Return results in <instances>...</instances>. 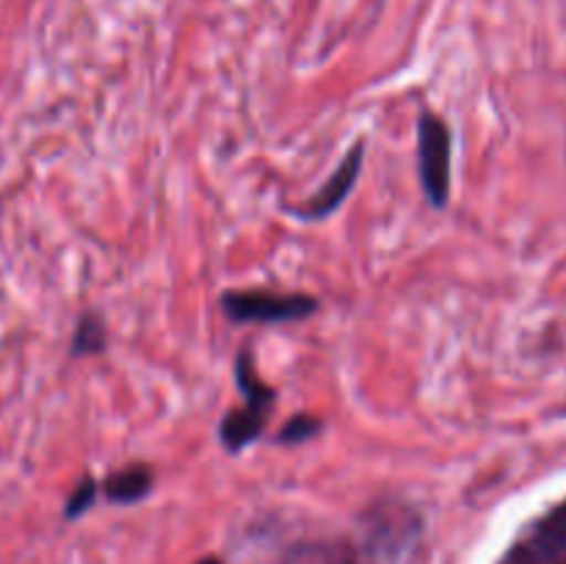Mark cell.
<instances>
[{
  "label": "cell",
  "mask_w": 566,
  "mask_h": 564,
  "mask_svg": "<svg viewBox=\"0 0 566 564\" xmlns=\"http://www.w3.org/2000/svg\"><path fill=\"white\" fill-rule=\"evenodd\" d=\"M202 564H219V562H216V558H208V562H202Z\"/></svg>",
  "instance_id": "obj_9"
},
{
  "label": "cell",
  "mask_w": 566,
  "mask_h": 564,
  "mask_svg": "<svg viewBox=\"0 0 566 564\" xmlns=\"http://www.w3.org/2000/svg\"><path fill=\"white\" fill-rule=\"evenodd\" d=\"M221 310L235 324H287L313 315L318 302L304 293L230 291L221 296Z\"/></svg>",
  "instance_id": "obj_2"
},
{
  "label": "cell",
  "mask_w": 566,
  "mask_h": 564,
  "mask_svg": "<svg viewBox=\"0 0 566 564\" xmlns=\"http://www.w3.org/2000/svg\"><path fill=\"white\" fill-rule=\"evenodd\" d=\"M105 348V330L97 315H83L72 337V354H99Z\"/></svg>",
  "instance_id": "obj_6"
},
{
  "label": "cell",
  "mask_w": 566,
  "mask_h": 564,
  "mask_svg": "<svg viewBox=\"0 0 566 564\" xmlns=\"http://www.w3.org/2000/svg\"><path fill=\"white\" fill-rule=\"evenodd\" d=\"M363 155H365L363 144H357L354 149H348V155L340 160V166L335 169V175L326 180V186L321 188V191L315 194L307 205H302V208L296 210L298 219H324V216H329L332 210L340 208V205L348 199V194H352L354 182H357L359 169H363Z\"/></svg>",
  "instance_id": "obj_4"
},
{
  "label": "cell",
  "mask_w": 566,
  "mask_h": 564,
  "mask_svg": "<svg viewBox=\"0 0 566 564\" xmlns=\"http://www.w3.org/2000/svg\"><path fill=\"white\" fill-rule=\"evenodd\" d=\"M94 498H97V484H94L92 476H86V479L75 487V492L70 495V501H66V518L75 520V518H81L83 512H88L94 503Z\"/></svg>",
  "instance_id": "obj_8"
},
{
  "label": "cell",
  "mask_w": 566,
  "mask_h": 564,
  "mask_svg": "<svg viewBox=\"0 0 566 564\" xmlns=\"http://www.w3.org/2000/svg\"><path fill=\"white\" fill-rule=\"evenodd\" d=\"M235 382L243 393V407L230 409L221 420L219 437L230 453H241L263 435L269 424V412L274 407V390L258 376L252 363V354L241 352L235 359Z\"/></svg>",
  "instance_id": "obj_1"
},
{
  "label": "cell",
  "mask_w": 566,
  "mask_h": 564,
  "mask_svg": "<svg viewBox=\"0 0 566 564\" xmlns=\"http://www.w3.org/2000/svg\"><path fill=\"white\" fill-rule=\"evenodd\" d=\"M153 490V470L147 464H130L105 479V495L116 503L142 501Z\"/></svg>",
  "instance_id": "obj_5"
},
{
  "label": "cell",
  "mask_w": 566,
  "mask_h": 564,
  "mask_svg": "<svg viewBox=\"0 0 566 564\" xmlns=\"http://www.w3.org/2000/svg\"><path fill=\"white\" fill-rule=\"evenodd\" d=\"M418 169L426 199L434 208H446L451 194V130L431 111L418 119Z\"/></svg>",
  "instance_id": "obj_3"
},
{
  "label": "cell",
  "mask_w": 566,
  "mask_h": 564,
  "mask_svg": "<svg viewBox=\"0 0 566 564\" xmlns=\"http://www.w3.org/2000/svg\"><path fill=\"white\" fill-rule=\"evenodd\" d=\"M324 429L321 420H315L313 415H293L285 426H282L280 437L276 442H285V446H293V442H304V440H313L318 431Z\"/></svg>",
  "instance_id": "obj_7"
}]
</instances>
